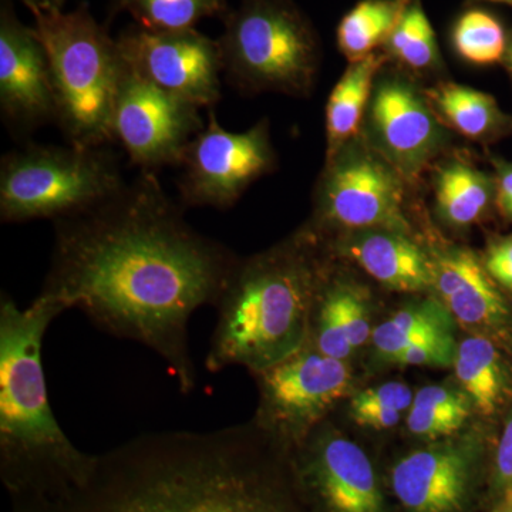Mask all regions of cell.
Masks as SVG:
<instances>
[{
  "mask_svg": "<svg viewBox=\"0 0 512 512\" xmlns=\"http://www.w3.org/2000/svg\"><path fill=\"white\" fill-rule=\"evenodd\" d=\"M370 146L406 178L417 177L447 136L429 99L402 77L377 79L366 114Z\"/></svg>",
  "mask_w": 512,
  "mask_h": 512,
  "instance_id": "obj_13",
  "label": "cell"
},
{
  "mask_svg": "<svg viewBox=\"0 0 512 512\" xmlns=\"http://www.w3.org/2000/svg\"><path fill=\"white\" fill-rule=\"evenodd\" d=\"M276 156L269 121L234 133L221 127L214 109L187 148L178 167L177 188L184 208L228 210L249 185L274 170Z\"/></svg>",
  "mask_w": 512,
  "mask_h": 512,
  "instance_id": "obj_9",
  "label": "cell"
},
{
  "mask_svg": "<svg viewBox=\"0 0 512 512\" xmlns=\"http://www.w3.org/2000/svg\"><path fill=\"white\" fill-rule=\"evenodd\" d=\"M126 181L109 147L28 143L2 158L0 220L55 222L89 210Z\"/></svg>",
  "mask_w": 512,
  "mask_h": 512,
  "instance_id": "obj_7",
  "label": "cell"
},
{
  "mask_svg": "<svg viewBox=\"0 0 512 512\" xmlns=\"http://www.w3.org/2000/svg\"><path fill=\"white\" fill-rule=\"evenodd\" d=\"M117 45L124 62L164 92L208 110L221 100L218 40L197 29L156 32L136 25L121 33Z\"/></svg>",
  "mask_w": 512,
  "mask_h": 512,
  "instance_id": "obj_12",
  "label": "cell"
},
{
  "mask_svg": "<svg viewBox=\"0 0 512 512\" xmlns=\"http://www.w3.org/2000/svg\"><path fill=\"white\" fill-rule=\"evenodd\" d=\"M184 211L156 173L141 171L89 210L53 222L40 295L154 350L188 394L197 386L188 323L202 306L215 308L238 258Z\"/></svg>",
  "mask_w": 512,
  "mask_h": 512,
  "instance_id": "obj_1",
  "label": "cell"
},
{
  "mask_svg": "<svg viewBox=\"0 0 512 512\" xmlns=\"http://www.w3.org/2000/svg\"><path fill=\"white\" fill-rule=\"evenodd\" d=\"M35 32L45 46L56 97V124L70 146L109 147L121 59L86 5L73 12L33 13Z\"/></svg>",
  "mask_w": 512,
  "mask_h": 512,
  "instance_id": "obj_5",
  "label": "cell"
},
{
  "mask_svg": "<svg viewBox=\"0 0 512 512\" xmlns=\"http://www.w3.org/2000/svg\"><path fill=\"white\" fill-rule=\"evenodd\" d=\"M412 0H362L343 16L336 32L340 52L349 63L386 46Z\"/></svg>",
  "mask_w": 512,
  "mask_h": 512,
  "instance_id": "obj_21",
  "label": "cell"
},
{
  "mask_svg": "<svg viewBox=\"0 0 512 512\" xmlns=\"http://www.w3.org/2000/svg\"><path fill=\"white\" fill-rule=\"evenodd\" d=\"M450 312L443 303L424 301L406 306L402 311L394 313L392 318L377 326L372 333L373 345L387 362L399 355L402 350L409 348L417 340L451 333Z\"/></svg>",
  "mask_w": 512,
  "mask_h": 512,
  "instance_id": "obj_25",
  "label": "cell"
},
{
  "mask_svg": "<svg viewBox=\"0 0 512 512\" xmlns=\"http://www.w3.org/2000/svg\"><path fill=\"white\" fill-rule=\"evenodd\" d=\"M497 200L505 217L512 220V165L498 164Z\"/></svg>",
  "mask_w": 512,
  "mask_h": 512,
  "instance_id": "obj_35",
  "label": "cell"
},
{
  "mask_svg": "<svg viewBox=\"0 0 512 512\" xmlns=\"http://www.w3.org/2000/svg\"><path fill=\"white\" fill-rule=\"evenodd\" d=\"M32 13L63 12L67 0H20Z\"/></svg>",
  "mask_w": 512,
  "mask_h": 512,
  "instance_id": "obj_36",
  "label": "cell"
},
{
  "mask_svg": "<svg viewBox=\"0 0 512 512\" xmlns=\"http://www.w3.org/2000/svg\"><path fill=\"white\" fill-rule=\"evenodd\" d=\"M259 426L285 443H303L309 431L348 396L352 373L345 360L333 359L306 343L258 375Z\"/></svg>",
  "mask_w": 512,
  "mask_h": 512,
  "instance_id": "obj_10",
  "label": "cell"
},
{
  "mask_svg": "<svg viewBox=\"0 0 512 512\" xmlns=\"http://www.w3.org/2000/svg\"><path fill=\"white\" fill-rule=\"evenodd\" d=\"M390 56L413 70H429L440 62L436 32L421 0H412L386 43Z\"/></svg>",
  "mask_w": 512,
  "mask_h": 512,
  "instance_id": "obj_27",
  "label": "cell"
},
{
  "mask_svg": "<svg viewBox=\"0 0 512 512\" xmlns=\"http://www.w3.org/2000/svg\"><path fill=\"white\" fill-rule=\"evenodd\" d=\"M386 62L380 53L349 63L330 93L326 104V138L328 158L355 140L365 120L375 90L377 77Z\"/></svg>",
  "mask_w": 512,
  "mask_h": 512,
  "instance_id": "obj_19",
  "label": "cell"
},
{
  "mask_svg": "<svg viewBox=\"0 0 512 512\" xmlns=\"http://www.w3.org/2000/svg\"><path fill=\"white\" fill-rule=\"evenodd\" d=\"M497 477L501 484L512 485V417L505 424L497 451Z\"/></svg>",
  "mask_w": 512,
  "mask_h": 512,
  "instance_id": "obj_34",
  "label": "cell"
},
{
  "mask_svg": "<svg viewBox=\"0 0 512 512\" xmlns=\"http://www.w3.org/2000/svg\"><path fill=\"white\" fill-rule=\"evenodd\" d=\"M0 111L13 133L56 124L55 87L45 46L10 5L0 10Z\"/></svg>",
  "mask_w": 512,
  "mask_h": 512,
  "instance_id": "obj_14",
  "label": "cell"
},
{
  "mask_svg": "<svg viewBox=\"0 0 512 512\" xmlns=\"http://www.w3.org/2000/svg\"><path fill=\"white\" fill-rule=\"evenodd\" d=\"M457 346L453 332L439 333L417 340L390 362L403 366H451L456 359Z\"/></svg>",
  "mask_w": 512,
  "mask_h": 512,
  "instance_id": "obj_30",
  "label": "cell"
},
{
  "mask_svg": "<svg viewBox=\"0 0 512 512\" xmlns=\"http://www.w3.org/2000/svg\"><path fill=\"white\" fill-rule=\"evenodd\" d=\"M342 251L367 275L393 291L433 289L430 254L403 232L390 229L350 231L342 242Z\"/></svg>",
  "mask_w": 512,
  "mask_h": 512,
  "instance_id": "obj_18",
  "label": "cell"
},
{
  "mask_svg": "<svg viewBox=\"0 0 512 512\" xmlns=\"http://www.w3.org/2000/svg\"><path fill=\"white\" fill-rule=\"evenodd\" d=\"M402 414L396 410L376 406L350 407V416L359 426L376 430L392 429L397 426Z\"/></svg>",
  "mask_w": 512,
  "mask_h": 512,
  "instance_id": "obj_33",
  "label": "cell"
},
{
  "mask_svg": "<svg viewBox=\"0 0 512 512\" xmlns=\"http://www.w3.org/2000/svg\"><path fill=\"white\" fill-rule=\"evenodd\" d=\"M319 291L335 306L340 323L355 350L370 338L369 311L362 291L343 282L326 286Z\"/></svg>",
  "mask_w": 512,
  "mask_h": 512,
  "instance_id": "obj_29",
  "label": "cell"
},
{
  "mask_svg": "<svg viewBox=\"0 0 512 512\" xmlns=\"http://www.w3.org/2000/svg\"><path fill=\"white\" fill-rule=\"evenodd\" d=\"M433 289L444 308L468 328H491L507 316V305L484 262L471 249L439 248L431 252Z\"/></svg>",
  "mask_w": 512,
  "mask_h": 512,
  "instance_id": "obj_17",
  "label": "cell"
},
{
  "mask_svg": "<svg viewBox=\"0 0 512 512\" xmlns=\"http://www.w3.org/2000/svg\"><path fill=\"white\" fill-rule=\"evenodd\" d=\"M117 12H127L136 25L156 32L195 29L201 20L227 15L225 0H113Z\"/></svg>",
  "mask_w": 512,
  "mask_h": 512,
  "instance_id": "obj_26",
  "label": "cell"
},
{
  "mask_svg": "<svg viewBox=\"0 0 512 512\" xmlns=\"http://www.w3.org/2000/svg\"><path fill=\"white\" fill-rule=\"evenodd\" d=\"M507 503L512 504V485H511L510 490H508V493H507Z\"/></svg>",
  "mask_w": 512,
  "mask_h": 512,
  "instance_id": "obj_38",
  "label": "cell"
},
{
  "mask_svg": "<svg viewBox=\"0 0 512 512\" xmlns=\"http://www.w3.org/2000/svg\"><path fill=\"white\" fill-rule=\"evenodd\" d=\"M403 181L375 148L355 138L326 160L316 190V220L346 231L390 229L409 234Z\"/></svg>",
  "mask_w": 512,
  "mask_h": 512,
  "instance_id": "obj_8",
  "label": "cell"
},
{
  "mask_svg": "<svg viewBox=\"0 0 512 512\" xmlns=\"http://www.w3.org/2000/svg\"><path fill=\"white\" fill-rule=\"evenodd\" d=\"M454 370L478 412L493 414L503 399L504 375L500 355L485 336H470L457 346Z\"/></svg>",
  "mask_w": 512,
  "mask_h": 512,
  "instance_id": "obj_22",
  "label": "cell"
},
{
  "mask_svg": "<svg viewBox=\"0 0 512 512\" xmlns=\"http://www.w3.org/2000/svg\"><path fill=\"white\" fill-rule=\"evenodd\" d=\"M201 110L148 82L123 60L114 106V137L141 171L156 173L165 165L178 167L185 148L205 126Z\"/></svg>",
  "mask_w": 512,
  "mask_h": 512,
  "instance_id": "obj_11",
  "label": "cell"
},
{
  "mask_svg": "<svg viewBox=\"0 0 512 512\" xmlns=\"http://www.w3.org/2000/svg\"><path fill=\"white\" fill-rule=\"evenodd\" d=\"M252 431H164L97 454L92 474L12 512H286L266 480Z\"/></svg>",
  "mask_w": 512,
  "mask_h": 512,
  "instance_id": "obj_2",
  "label": "cell"
},
{
  "mask_svg": "<svg viewBox=\"0 0 512 512\" xmlns=\"http://www.w3.org/2000/svg\"><path fill=\"white\" fill-rule=\"evenodd\" d=\"M508 60H510V67L512 70V45H511V49H510V55H508Z\"/></svg>",
  "mask_w": 512,
  "mask_h": 512,
  "instance_id": "obj_40",
  "label": "cell"
},
{
  "mask_svg": "<svg viewBox=\"0 0 512 512\" xmlns=\"http://www.w3.org/2000/svg\"><path fill=\"white\" fill-rule=\"evenodd\" d=\"M490 178L463 161H450L437 171L434 198L441 220L466 228L480 220L493 197Z\"/></svg>",
  "mask_w": 512,
  "mask_h": 512,
  "instance_id": "obj_20",
  "label": "cell"
},
{
  "mask_svg": "<svg viewBox=\"0 0 512 512\" xmlns=\"http://www.w3.org/2000/svg\"><path fill=\"white\" fill-rule=\"evenodd\" d=\"M439 119L461 136L481 140L501 124V111L490 94L457 83H443L427 92Z\"/></svg>",
  "mask_w": 512,
  "mask_h": 512,
  "instance_id": "obj_23",
  "label": "cell"
},
{
  "mask_svg": "<svg viewBox=\"0 0 512 512\" xmlns=\"http://www.w3.org/2000/svg\"><path fill=\"white\" fill-rule=\"evenodd\" d=\"M490 2L512 3V0H490Z\"/></svg>",
  "mask_w": 512,
  "mask_h": 512,
  "instance_id": "obj_39",
  "label": "cell"
},
{
  "mask_svg": "<svg viewBox=\"0 0 512 512\" xmlns=\"http://www.w3.org/2000/svg\"><path fill=\"white\" fill-rule=\"evenodd\" d=\"M483 262L495 284L512 291V237L494 242Z\"/></svg>",
  "mask_w": 512,
  "mask_h": 512,
  "instance_id": "obj_32",
  "label": "cell"
},
{
  "mask_svg": "<svg viewBox=\"0 0 512 512\" xmlns=\"http://www.w3.org/2000/svg\"><path fill=\"white\" fill-rule=\"evenodd\" d=\"M495 512H512V504L505 505V507L500 508V510H497Z\"/></svg>",
  "mask_w": 512,
  "mask_h": 512,
  "instance_id": "obj_37",
  "label": "cell"
},
{
  "mask_svg": "<svg viewBox=\"0 0 512 512\" xmlns=\"http://www.w3.org/2000/svg\"><path fill=\"white\" fill-rule=\"evenodd\" d=\"M471 404L464 390L431 384L414 396L407 426L420 439H444L464 426L470 416Z\"/></svg>",
  "mask_w": 512,
  "mask_h": 512,
  "instance_id": "obj_24",
  "label": "cell"
},
{
  "mask_svg": "<svg viewBox=\"0 0 512 512\" xmlns=\"http://www.w3.org/2000/svg\"><path fill=\"white\" fill-rule=\"evenodd\" d=\"M451 39L458 56L478 66L500 62L507 46L501 23L480 9L467 10L456 20Z\"/></svg>",
  "mask_w": 512,
  "mask_h": 512,
  "instance_id": "obj_28",
  "label": "cell"
},
{
  "mask_svg": "<svg viewBox=\"0 0 512 512\" xmlns=\"http://www.w3.org/2000/svg\"><path fill=\"white\" fill-rule=\"evenodd\" d=\"M63 312L40 293L25 309L0 298V478L10 501L77 487L96 464L59 426L47 394L43 338Z\"/></svg>",
  "mask_w": 512,
  "mask_h": 512,
  "instance_id": "obj_3",
  "label": "cell"
},
{
  "mask_svg": "<svg viewBox=\"0 0 512 512\" xmlns=\"http://www.w3.org/2000/svg\"><path fill=\"white\" fill-rule=\"evenodd\" d=\"M299 478L326 512H382L375 470L356 443L322 434L301 454Z\"/></svg>",
  "mask_w": 512,
  "mask_h": 512,
  "instance_id": "obj_15",
  "label": "cell"
},
{
  "mask_svg": "<svg viewBox=\"0 0 512 512\" xmlns=\"http://www.w3.org/2000/svg\"><path fill=\"white\" fill-rule=\"evenodd\" d=\"M222 73L244 94L308 96L320 62L318 35L292 0H242L224 16Z\"/></svg>",
  "mask_w": 512,
  "mask_h": 512,
  "instance_id": "obj_6",
  "label": "cell"
},
{
  "mask_svg": "<svg viewBox=\"0 0 512 512\" xmlns=\"http://www.w3.org/2000/svg\"><path fill=\"white\" fill-rule=\"evenodd\" d=\"M413 399L412 390L407 384L387 382L357 393L350 407L376 406L403 413L410 410Z\"/></svg>",
  "mask_w": 512,
  "mask_h": 512,
  "instance_id": "obj_31",
  "label": "cell"
},
{
  "mask_svg": "<svg viewBox=\"0 0 512 512\" xmlns=\"http://www.w3.org/2000/svg\"><path fill=\"white\" fill-rule=\"evenodd\" d=\"M473 466L474 453L466 444L416 450L393 467V491L409 512H461Z\"/></svg>",
  "mask_w": 512,
  "mask_h": 512,
  "instance_id": "obj_16",
  "label": "cell"
},
{
  "mask_svg": "<svg viewBox=\"0 0 512 512\" xmlns=\"http://www.w3.org/2000/svg\"><path fill=\"white\" fill-rule=\"evenodd\" d=\"M311 249L305 232L238 259L215 305L217 325L205 357L210 372L242 366L258 375L306 345L320 285Z\"/></svg>",
  "mask_w": 512,
  "mask_h": 512,
  "instance_id": "obj_4",
  "label": "cell"
}]
</instances>
